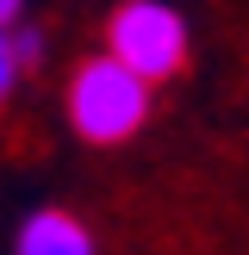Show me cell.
<instances>
[{
	"mask_svg": "<svg viewBox=\"0 0 249 255\" xmlns=\"http://www.w3.org/2000/svg\"><path fill=\"white\" fill-rule=\"evenodd\" d=\"M12 255H100V243H94V231H87L69 206H37L31 218L19 224Z\"/></svg>",
	"mask_w": 249,
	"mask_h": 255,
	"instance_id": "3957f363",
	"label": "cell"
},
{
	"mask_svg": "<svg viewBox=\"0 0 249 255\" xmlns=\"http://www.w3.org/2000/svg\"><path fill=\"white\" fill-rule=\"evenodd\" d=\"M62 106H69V131L81 137V143H124V137L143 131L149 119V81L137 69H124L119 56H87L81 69H75L69 94H62Z\"/></svg>",
	"mask_w": 249,
	"mask_h": 255,
	"instance_id": "6da1fadb",
	"label": "cell"
},
{
	"mask_svg": "<svg viewBox=\"0 0 249 255\" xmlns=\"http://www.w3.org/2000/svg\"><path fill=\"white\" fill-rule=\"evenodd\" d=\"M19 12H25V0H0V25H12Z\"/></svg>",
	"mask_w": 249,
	"mask_h": 255,
	"instance_id": "8992f818",
	"label": "cell"
},
{
	"mask_svg": "<svg viewBox=\"0 0 249 255\" xmlns=\"http://www.w3.org/2000/svg\"><path fill=\"white\" fill-rule=\"evenodd\" d=\"M12 50H19V69L44 62V31H37V25H19V19H12Z\"/></svg>",
	"mask_w": 249,
	"mask_h": 255,
	"instance_id": "5b68a950",
	"label": "cell"
},
{
	"mask_svg": "<svg viewBox=\"0 0 249 255\" xmlns=\"http://www.w3.org/2000/svg\"><path fill=\"white\" fill-rule=\"evenodd\" d=\"M19 50H12V25H0V106L12 100V87H19Z\"/></svg>",
	"mask_w": 249,
	"mask_h": 255,
	"instance_id": "277c9868",
	"label": "cell"
},
{
	"mask_svg": "<svg viewBox=\"0 0 249 255\" xmlns=\"http://www.w3.org/2000/svg\"><path fill=\"white\" fill-rule=\"evenodd\" d=\"M106 50L156 87V81H168V75L187 62V19H181V6H168V0H124V6H112Z\"/></svg>",
	"mask_w": 249,
	"mask_h": 255,
	"instance_id": "7a4b0ae2",
	"label": "cell"
}]
</instances>
